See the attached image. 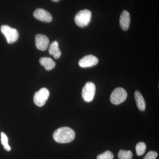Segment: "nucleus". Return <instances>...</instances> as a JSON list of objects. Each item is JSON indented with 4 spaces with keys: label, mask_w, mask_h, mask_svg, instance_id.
<instances>
[{
    "label": "nucleus",
    "mask_w": 159,
    "mask_h": 159,
    "mask_svg": "<svg viewBox=\"0 0 159 159\" xmlns=\"http://www.w3.org/2000/svg\"><path fill=\"white\" fill-rule=\"evenodd\" d=\"M33 15L36 19L45 22H50L52 20V16L48 11L42 9H36Z\"/></svg>",
    "instance_id": "obj_8"
},
{
    "label": "nucleus",
    "mask_w": 159,
    "mask_h": 159,
    "mask_svg": "<svg viewBox=\"0 0 159 159\" xmlns=\"http://www.w3.org/2000/svg\"><path fill=\"white\" fill-rule=\"evenodd\" d=\"M114 157V154L112 152L107 150L99 155L97 157V159H113Z\"/></svg>",
    "instance_id": "obj_17"
},
{
    "label": "nucleus",
    "mask_w": 159,
    "mask_h": 159,
    "mask_svg": "<svg viewBox=\"0 0 159 159\" xmlns=\"http://www.w3.org/2000/svg\"><path fill=\"white\" fill-rule=\"evenodd\" d=\"M1 142L3 145L4 148L7 151H10L11 150V147L9 146L8 143V138L6 134L4 132H2L1 134Z\"/></svg>",
    "instance_id": "obj_16"
},
{
    "label": "nucleus",
    "mask_w": 159,
    "mask_h": 159,
    "mask_svg": "<svg viewBox=\"0 0 159 159\" xmlns=\"http://www.w3.org/2000/svg\"><path fill=\"white\" fill-rule=\"evenodd\" d=\"M53 137L54 141L57 143H70L75 139V133L70 127H61L54 131Z\"/></svg>",
    "instance_id": "obj_1"
},
{
    "label": "nucleus",
    "mask_w": 159,
    "mask_h": 159,
    "mask_svg": "<svg viewBox=\"0 0 159 159\" xmlns=\"http://www.w3.org/2000/svg\"><path fill=\"white\" fill-rule=\"evenodd\" d=\"M130 15L128 11L124 10L120 15L119 23L121 29L124 31L128 30L130 25Z\"/></svg>",
    "instance_id": "obj_10"
},
{
    "label": "nucleus",
    "mask_w": 159,
    "mask_h": 159,
    "mask_svg": "<svg viewBox=\"0 0 159 159\" xmlns=\"http://www.w3.org/2000/svg\"><path fill=\"white\" fill-rule=\"evenodd\" d=\"M146 149V145L143 142H140L136 146V151L138 156H141L145 153Z\"/></svg>",
    "instance_id": "obj_14"
},
{
    "label": "nucleus",
    "mask_w": 159,
    "mask_h": 159,
    "mask_svg": "<svg viewBox=\"0 0 159 159\" xmlns=\"http://www.w3.org/2000/svg\"><path fill=\"white\" fill-rule=\"evenodd\" d=\"M158 156V153L156 151H150L148 152L143 159H156Z\"/></svg>",
    "instance_id": "obj_18"
},
{
    "label": "nucleus",
    "mask_w": 159,
    "mask_h": 159,
    "mask_svg": "<svg viewBox=\"0 0 159 159\" xmlns=\"http://www.w3.org/2000/svg\"><path fill=\"white\" fill-rule=\"evenodd\" d=\"M53 2H57V1H59V0H52Z\"/></svg>",
    "instance_id": "obj_19"
},
{
    "label": "nucleus",
    "mask_w": 159,
    "mask_h": 159,
    "mask_svg": "<svg viewBox=\"0 0 159 159\" xmlns=\"http://www.w3.org/2000/svg\"><path fill=\"white\" fill-rule=\"evenodd\" d=\"M49 53L51 55H53L55 59H57L61 55V51L58 47V43L57 41L53 42L50 46Z\"/></svg>",
    "instance_id": "obj_13"
},
{
    "label": "nucleus",
    "mask_w": 159,
    "mask_h": 159,
    "mask_svg": "<svg viewBox=\"0 0 159 159\" xmlns=\"http://www.w3.org/2000/svg\"><path fill=\"white\" fill-rule=\"evenodd\" d=\"M39 62L47 70H51L54 69L56 65L54 61L50 57H41L39 60Z\"/></svg>",
    "instance_id": "obj_12"
},
{
    "label": "nucleus",
    "mask_w": 159,
    "mask_h": 159,
    "mask_svg": "<svg viewBox=\"0 0 159 159\" xmlns=\"http://www.w3.org/2000/svg\"><path fill=\"white\" fill-rule=\"evenodd\" d=\"M92 17V12L88 9L80 10L75 16L76 25L80 28H84L88 25Z\"/></svg>",
    "instance_id": "obj_2"
},
{
    "label": "nucleus",
    "mask_w": 159,
    "mask_h": 159,
    "mask_svg": "<svg viewBox=\"0 0 159 159\" xmlns=\"http://www.w3.org/2000/svg\"><path fill=\"white\" fill-rule=\"evenodd\" d=\"M132 157L133 153L131 151L121 149L118 153V158L119 159H132Z\"/></svg>",
    "instance_id": "obj_15"
},
{
    "label": "nucleus",
    "mask_w": 159,
    "mask_h": 159,
    "mask_svg": "<svg viewBox=\"0 0 159 159\" xmlns=\"http://www.w3.org/2000/svg\"><path fill=\"white\" fill-rule=\"evenodd\" d=\"M35 45L39 50L44 51L47 50L49 45L48 37L43 34H38L35 36Z\"/></svg>",
    "instance_id": "obj_9"
},
{
    "label": "nucleus",
    "mask_w": 159,
    "mask_h": 159,
    "mask_svg": "<svg viewBox=\"0 0 159 159\" xmlns=\"http://www.w3.org/2000/svg\"><path fill=\"white\" fill-rule=\"evenodd\" d=\"M96 92V86L93 83H87L84 87L82 91V97L84 100L86 102L93 101Z\"/></svg>",
    "instance_id": "obj_5"
},
{
    "label": "nucleus",
    "mask_w": 159,
    "mask_h": 159,
    "mask_svg": "<svg viewBox=\"0 0 159 159\" xmlns=\"http://www.w3.org/2000/svg\"><path fill=\"white\" fill-rule=\"evenodd\" d=\"M49 95L50 93L48 90L45 88H43L36 92L34 97V102L35 105L39 107L44 105L48 99Z\"/></svg>",
    "instance_id": "obj_6"
},
{
    "label": "nucleus",
    "mask_w": 159,
    "mask_h": 159,
    "mask_svg": "<svg viewBox=\"0 0 159 159\" xmlns=\"http://www.w3.org/2000/svg\"><path fill=\"white\" fill-rule=\"evenodd\" d=\"M134 97L137 107L139 110L142 111H145L146 107V103L144 97L139 91H135L134 93Z\"/></svg>",
    "instance_id": "obj_11"
},
{
    "label": "nucleus",
    "mask_w": 159,
    "mask_h": 159,
    "mask_svg": "<svg viewBox=\"0 0 159 159\" xmlns=\"http://www.w3.org/2000/svg\"><path fill=\"white\" fill-rule=\"evenodd\" d=\"M1 31L5 35L8 43H12L17 41L19 34L16 29H13L8 25H2L1 27Z\"/></svg>",
    "instance_id": "obj_4"
},
{
    "label": "nucleus",
    "mask_w": 159,
    "mask_h": 159,
    "mask_svg": "<svg viewBox=\"0 0 159 159\" xmlns=\"http://www.w3.org/2000/svg\"><path fill=\"white\" fill-rule=\"evenodd\" d=\"M127 97V93L124 89L119 87L115 89L111 94L110 101L115 105H119L124 102Z\"/></svg>",
    "instance_id": "obj_3"
},
{
    "label": "nucleus",
    "mask_w": 159,
    "mask_h": 159,
    "mask_svg": "<svg viewBox=\"0 0 159 159\" xmlns=\"http://www.w3.org/2000/svg\"><path fill=\"white\" fill-rule=\"evenodd\" d=\"M99 60L96 56L93 55H88L81 58L79 61V65L80 67H91L97 65Z\"/></svg>",
    "instance_id": "obj_7"
}]
</instances>
